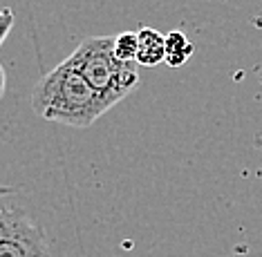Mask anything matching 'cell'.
I'll return each instance as SVG.
<instances>
[{"label": "cell", "instance_id": "1", "mask_svg": "<svg viewBox=\"0 0 262 257\" xmlns=\"http://www.w3.org/2000/svg\"><path fill=\"white\" fill-rule=\"evenodd\" d=\"M34 112L45 121L70 128H90L110 110V103L68 61L58 63L32 92Z\"/></svg>", "mask_w": 262, "mask_h": 257}, {"label": "cell", "instance_id": "2", "mask_svg": "<svg viewBox=\"0 0 262 257\" xmlns=\"http://www.w3.org/2000/svg\"><path fill=\"white\" fill-rule=\"evenodd\" d=\"M65 61L110 105H117L139 85V69L137 65L121 63L115 56L112 36H90V38L81 40Z\"/></svg>", "mask_w": 262, "mask_h": 257}, {"label": "cell", "instance_id": "3", "mask_svg": "<svg viewBox=\"0 0 262 257\" xmlns=\"http://www.w3.org/2000/svg\"><path fill=\"white\" fill-rule=\"evenodd\" d=\"M25 240V242H47L43 228L32 222L25 213L16 208H0V242Z\"/></svg>", "mask_w": 262, "mask_h": 257}, {"label": "cell", "instance_id": "4", "mask_svg": "<svg viewBox=\"0 0 262 257\" xmlns=\"http://www.w3.org/2000/svg\"><path fill=\"white\" fill-rule=\"evenodd\" d=\"M139 38V52H137V63L155 67V65L166 61V36L157 32L155 27H141L137 32Z\"/></svg>", "mask_w": 262, "mask_h": 257}, {"label": "cell", "instance_id": "5", "mask_svg": "<svg viewBox=\"0 0 262 257\" xmlns=\"http://www.w3.org/2000/svg\"><path fill=\"white\" fill-rule=\"evenodd\" d=\"M193 52H195L193 43H190L182 32L166 34V61H164L166 65H170V67H182V65L193 56Z\"/></svg>", "mask_w": 262, "mask_h": 257}, {"label": "cell", "instance_id": "6", "mask_svg": "<svg viewBox=\"0 0 262 257\" xmlns=\"http://www.w3.org/2000/svg\"><path fill=\"white\" fill-rule=\"evenodd\" d=\"M0 257H47V242H0Z\"/></svg>", "mask_w": 262, "mask_h": 257}, {"label": "cell", "instance_id": "7", "mask_svg": "<svg viewBox=\"0 0 262 257\" xmlns=\"http://www.w3.org/2000/svg\"><path fill=\"white\" fill-rule=\"evenodd\" d=\"M137 52H139L137 32H123V34L115 36V56L121 63L137 65Z\"/></svg>", "mask_w": 262, "mask_h": 257}, {"label": "cell", "instance_id": "8", "mask_svg": "<svg viewBox=\"0 0 262 257\" xmlns=\"http://www.w3.org/2000/svg\"><path fill=\"white\" fill-rule=\"evenodd\" d=\"M11 27H14V11L11 9H0V45L9 36Z\"/></svg>", "mask_w": 262, "mask_h": 257}, {"label": "cell", "instance_id": "9", "mask_svg": "<svg viewBox=\"0 0 262 257\" xmlns=\"http://www.w3.org/2000/svg\"><path fill=\"white\" fill-rule=\"evenodd\" d=\"M5 85H7V76H5V69H3V65H0V97H3V92H5Z\"/></svg>", "mask_w": 262, "mask_h": 257}, {"label": "cell", "instance_id": "10", "mask_svg": "<svg viewBox=\"0 0 262 257\" xmlns=\"http://www.w3.org/2000/svg\"><path fill=\"white\" fill-rule=\"evenodd\" d=\"M11 193H18V188H14V186H0V197H3V195H11Z\"/></svg>", "mask_w": 262, "mask_h": 257}]
</instances>
